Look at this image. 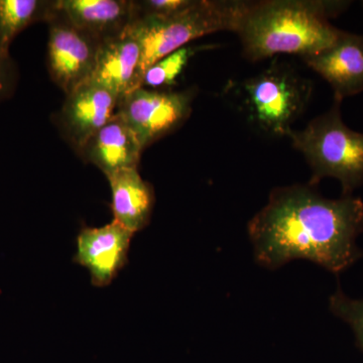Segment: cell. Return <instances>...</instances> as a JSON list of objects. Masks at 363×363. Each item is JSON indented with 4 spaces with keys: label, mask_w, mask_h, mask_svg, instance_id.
Instances as JSON below:
<instances>
[{
    "label": "cell",
    "mask_w": 363,
    "mask_h": 363,
    "mask_svg": "<svg viewBox=\"0 0 363 363\" xmlns=\"http://www.w3.org/2000/svg\"><path fill=\"white\" fill-rule=\"evenodd\" d=\"M192 0H142L135 1V18H164L187 7Z\"/></svg>",
    "instance_id": "18"
},
{
    "label": "cell",
    "mask_w": 363,
    "mask_h": 363,
    "mask_svg": "<svg viewBox=\"0 0 363 363\" xmlns=\"http://www.w3.org/2000/svg\"><path fill=\"white\" fill-rule=\"evenodd\" d=\"M231 87L247 123L272 138H288L313 93L311 80L277 58L264 71Z\"/></svg>",
    "instance_id": "4"
},
{
    "label": "cell",
    "mask_w": 363,
    "mask_h": 363,
    "mask_svg": "<svg viewBox=\"0 0 363 363\" xmlns=\"http://www.w3.org/2000/svg\"><path fill=\"white\" fill-rule=\"evenodd\" d=\"M252 1L192 0L164 18H135L126 30L140 47V83L145 71L167 55L210 33H236Z\"/></svg>",
    "instance_id": "3"
},
{
    "label": "cell",
    "mask_w": 363,
    "mask_h": 363,
    "mask_svg": "<svg viewBox=\"0 0 363 363\" xmlns=\"http://www.w3.org/2000/svg\"><path fill=\"white\" fill-rule=\"evenodd\" d=\"M203 49H211V45L202 48L187 45L160 59L145 71L140 87L169 90V88L177 85L178 79L181 77L190 60Z\"/></svg>",
    "instance_id": "16"
},
{
    "label": "cell",
    "mask_w": 363,
    "mask_h": 363,
    "mask_svg": "<svg viewBox=\"0 0 363 363\" xmlns=\"http://www.w3.org/2000/svg\"><path fill=\"white\" fill-rule=\"evenodd\" d=\"M342 100L363 91V35L342 32L324 51L302 59Z\"/></svg>",
    "instance_id": "10"
},
{
    "label": "cell",
    "mask_w": 363,
    "mask_h": 363,
    "mask_svg": "<svg viewBox=\"0 0 363 363\" xmlns=\"http://www.w3.org/2000/svg\"><path fill=\"white\" fill-rule=\"evenodd\" d=\"M247 233L259 266L276 269L307 259L338 274L363 255L357 245L363 201L352 195L329 199L310 184L276 188Z\"/></svg>",
    "instance_id": "1"
},
{
    "label": "cell",
    "mask_w": 363,
    "mask_h": 363,
    "mask_svg": "<svg viewBox=\"0 0 363 363\" xmlns=\"http://www.w3.org/2000/svg\"><path fill=\"white\" fill-rule=\"evenodd\" d=\"M342 100L334 97L330 108L289 135L294 149L311 169L310 185L325 178L340 182L342 195L363 185V133L350 130L341 114Z\"/></svg>",
    "instance_id": "5"
},
{
    "label": "cell",
    "mask_w": 363,
    "mask_h": 363,
    "mask_svg": "<svg viewBox=\"0 0 363 363\" xmlns=\"http://www.w3.org/2000/svg\"><path fill=\"white\" fill-rule=\"evenodd\" d=\"M48 21L50 74L67 95L89 79L102 42L78 30L55 6Z\"/></svg>",
    "instance_id": "7"
},
{
    "label": "cell",
    "mask_w": 363,
    "mask_h": 363,
    "mask_svg": "<svg viewBox=\"0 0 363 363\" xmlns=\"http://www.w3.org/2000/svg\"><path fill=\"white\" fill-rule=\"evenodd\" d=\"M111 189L114 221L135 233L149 225L155 206L154 188L138 169H124L107 176Z\"/></svg>",
    "instance_id": "14"
},
{
    "label": "cell",
    "mask_w": 363,
    "mask_h": 363,
    "mask_svg": "<svg viewBox=\"0 0 363 363\" xmlns=\"http://www.w3.org/2000/svg\"><path fill=\"white\" fill-rule=\"evenodd\" d=\"M339 0L252 1L235 33L250 62L294 55L311 57L330 47L343 30L330 23L350 6Z\"/></svg>",
    "instance_id": "2"
},
{
    "label": "cell",
    "mask_w": 363,
    "mask_h": 363,
    "mask_svg": "<svg viewBox=\"0 0 363 363\" xmlns=\"http://www.w3.org/2000/svg\"><path fill=\"white\" fill-rule=\"evenodd\" d=\"M54 6L75 28L100 42L121 35L135 18L133 0H57Z\"/></svg>",
    "instance_id": "13"
},
{
    "label": "cell",
    "mask_w": 363,
    "mask_h": 363,
    "mask_svg": "<svg viewBox=\"0 0 363 363\" xmlns=\"http://www.w3.org/2000/svg\"><path fill=\"white\" fill-rule=\"evenodd\" d=\"M329 307L335 316L346 322L355 334L357 345L363 351V300L348 298L338 289L329 300Z\"/></svg>",
    "instance_id": "17"
},
{
    "label": "cell",
    "mask_w": 363,
    "mask_h": 363,
    "mask_svg": "<svg viewBox=\"0 0 363 363\" xmlns=\"http://www.w3.org/2000/svg\"><path fill=\"white\" fill-rule=\"evenodd\" d=\"M362 6H363V2H362Z\"/></svg>",
    "instance_id": "20"
},
{
    "label": "cell",
    "mask_w": 363,
    "mask_h": 363,
    "mask_svg": "<svg viewBox=\"0 0 363 363\" xmlns=\"http://www.w3.org/2000/svg\"><path fill=\"white\" fill-rule=\"evenodd\" d=\"M119 98L95 83H83L66 95L59 121L67 140L79 150L116 116Z\"/></svg>",
    "instance_id": "9"
},
{
    "label": "cell",
    "mask_w": 363,
    "mask_h": 363,
    "mask_svg": "<svg viewBox=\"0 0 363 363\" xmlns=\"http://www.w3.org/2000/svg\"><path fill=\"white\" fill-rule=\"evenodd\" d=\"M140 57L138 40L125 30L100 44L94 68L87 81L111 91L121 100L140 87Z\"/></svg>",
    "instance_id": "11"
},
{
    "label": "cell",
    "mask_w": 363,
    "mask_h": 363,
    "mask_svg": "<svg viewBox=\"0 0 363 363\" xmlns=\"http://www.w3.org/2000/svg\"><path fill=\"white\" fill-rule=\"evenodd\" d=\"M54 1L0 0V54L4 55L14 35L38 16L49 20Z\"/></svg>",
    "instance_id": "15"
},
{
    "label": "cell",
    "mask_w": 363,
    "mask_h": 363,
    "mask_svg": "<svg viewBox=\"0 0 363 363\" xmlns=\"http://www.w3.org/2000/svg\"><path fill=\"white\" fill-rule=\"evenodd\" d=\"M143 150L138 136L123 117L116 113L79 152L107 177L121 169H138Z\"/></svg>",
    "instance_id": "12"
},
{
    "label": "cell",
    "mask_w": 363,
    "mask_h": 363,
    "mask_svg": "<svg viewBox=\"0 0 363 363\" xmlns=\"http://www.w3.org/2000/svg\"><path fill=\"white\" fill-rule=\"evenodd\" d=\"M133 234L114 220L102 227L81 230L74 262L88 269L93 286L111 285L128 264Z\"/></svg>",
    "instance_id": "8"
},
{
    "label": "cell",
    "mask_w": 363,
    "mask_h": 363,
    "mask_svg": "<svg viewBox=\"0 0 363 363\" xmlns=\"http://www.w3.org/2000/svg\"><path fill=\"white\" fill-rule=\"evenodd\" d=\"M194 89L154 90L138 87L121 98L116 113L138 136L143 149L174 133L192 112Z\"/></svg>",
    "instance_id": "6"
},
{
    "label": "cell",
    "mask_w": 363,
    "mask_h": 363,
    "mask_svg": "<svg viewBox=\"0 0 363 363\" xmlns=\"http://www.w3.org/2000/svg\"><path fill=\"white\" fill-rule=\"evenodd\" d=\"M1 56H2V54H0V79H1V70H2Z\"/></svg>",
    "instance_id": "19"
}]
</instances>
